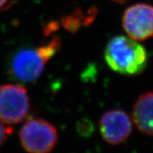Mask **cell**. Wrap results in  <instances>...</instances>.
Here are the masks:
<instances>
[{"label":"cell","instance_id":"277c9868","mask_svg":"<svg viewBox=\"0 0 153 153\" xmlns=\"http://www.w3.org/2000/svg\"><path fill=\"white\" fill-rule=\"evenodd\" d=\"M30 110V99L27 89L20 85L0 86V120L7 125L22 122Z\"/></svg>","mask_w":153,"mask_h":153},{"label":"cell","instance_id":"52a82bcc","mask_svg":"<svg viewBox=\"0 0 153 153\" xmlns=\"http://www.w3.org/2000/svg\"><path fill=\"white\" fill-rule=\"evenodd\" d=\"M132 118L141 133L153 136V92L149 91L139 97L133 106Z\"/></svg>","mask_w":153,"mask_h":153},{"label":"cell","instance_id":"5b68a950","mask_svg":"<svg viewBox=\"0 0 153 153\" xmlns=\"http://www.w3.org/2000/svg\"><path fill=\"white\" fill-rule=\"evenodd\" d=\"M123 30L135 41H145L153 37V6L137 3L125 10L122 18Z\"/></svg>","mask_w":153,"mask_h":153},{"label":"cell","instance_id":"ba28073f","mask_svg":"<svg viewBox=\"0 0 153 153\" xmlns=\"http://www.w3.org/2000/svg\"><path fill=\"white\" fill-rule=\"evenodd\" d=\"M94 15H84L79 10L75 11L74 13L65 16L62 20L63 27L70 32L75 33L80 29L83 25H88L89 23L92 22Z\"/></svg>","mask_w":153,"mask_h":153},{"label":"cell","instance_id":"8fae6325","mask_svg":"<svg viewBox=\"0 0 153 153\" xmlns=\"http://www.w3.org/2000/svg\"><path fill=\"white\" fill-rule=\"evenodd\" d=\"M114 2H118V3H124V2H127L128 0H113Z\"/></svg>","mask_w":153,"mask_h":153},{"label":"cell","instance_id":"6da1fadb","mask_svg":"<svg viewBox=\"0 0 153 153\" xmlns=\"http://www.w3.org/2000/svg\"><path fill=\"white\" fill-rule=\"evenodd\" d=\"M104 58L109 68L124 75H137L148 65L146 49L130 37L116 36L107 44Z\"/></svg>","mask_w":153,"mask_h":153},{"label":"cell","instance_id":"8992f818","mask_svg":"<svg viewBox=\"0 0 153 153\" xmlns=\"http://www.w3.org/2000/svg\"><path fill=\"white\" fill-rule=\"evenodd\" d=\"M99 127L102 138L110 145L123 143L132 132L129 116L120 109L109 110L104 113L99 120Z\"/></svg>","mask_w":153,"mask_h":153},{"label":"cell","instance_id":"3957f363","mask_svg":"<svg viewBox=\"0 0 153 153\" xmlns=\"http://www.w3.org/2000/svg\"><path fill=\"white\" fill-rule=\"evenodd\" d=\"M21 146L30 153H47L56 147L58 131L52 123L37 118L26 121L19 132Z\"/></svg>","mask_w":153,"mask_h":153},{"label":"cell","instance_id":"7a4b0ae2","mask_svg":"<svg viewBox=\"0 0 153 153\" xmlns=\"http://www.w3.org/2000/svg\"><path fill=\"white\" fill-rule=\"evenodd\" d=\"M61 46L60 38L55 36L49 42L35 48H22L13 54L10 62V73L22 82H33L42 74L45 66Z\"/></svg>","mask_w":153,"mask_h":153},{"label":"cell","instance_id":"30bf717a","mask_svg":"<svg viewBox=\"0 0 153 153\" xmlns=\"http://www.w3.org/2000/svg\"><path fill=\"white\" fill-rule=\"evenodd\" d=\"M7 2H8V0H0V9L3 7L7 3Z\"/></svg>","mask_w":153,"mask_h":153},{"label":"cell","instance_id":"9c48e42d","mask_svg":"<svg viewBox=\"0 0 153 153\" xmlns=\"http://www.w3.org/2000/svg\"><path fill=\"white\" fill-rule=\"evenodd\" d=\"M13 133V128L6 126V123L0 120V147L7 141V138Z\"/></svg>","mask_w":153,"mask_h":153}]
</instances>
